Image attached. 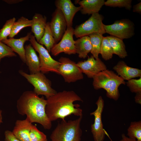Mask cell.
Returning a JSON list of instances; mask_svg holds the SVG:
<instances>
[{
    "label": "cell",
    "instance_id": "6da1fadb",
    "mask_svg": "<svg viewBox=\"0 0 141 141\" xmlns=\"http://www.w3.org/2000/svg\"><path fill=\"white\" fill-rule=\"evenodd\" d=\"M46 100L45 113L51 122L58 119L64 120L72 114L79 117L83 115L80 105L74 104L76 101L83 100L73 91L64 90L57 92Z\"/></svg>",
    "mask_w": 141,
    "mask_h": 141
},
{
    "label": "cell",
    "instance_id": "7a4b0ae2",
    "mask_svg": "<svg viewBox=\"0 0 141 141\" xmlns=\"http://www.w3.org/2000/svg\"><path fill=\"white\" fill-rule=\"evenodd\" d=\"M47 101L43 96L40 97L33 91L24 92L17 100L16 107L18 113L26 115L31 123L36 122L41 125L46 130L52 127L51 122L45 113Z\"/></svg>",
    "mask_w": 141,
    "mask_h": 141
},
{
    "label": "cell",
    "instance_id": "3957f363",
    "mask_svg": "<svg viewBox=\"0 0 141 141\" xmlns=\"http://www.w3.org/2000/svg\"><path fill=\"white\" fill-rule=\"evenodd\" d=\"M93 79L92 85L95 89H104L107 97L115 101L120 97L119 86L126 84L125 80L114 72L107 69L100 72Z\"/></svg>",
    "mask_w": 141,
    "mask_h": 141
},
{
    "label": "cell",
    "instance_id": "277c9868",
    "mask_svg": "<svg viewBox=\"0 0 141 141\" xmlns=\"http://www.w3.org/2000/svg\"><path fill=\"white\" fill-rule=\"evenodd\" d=\"M83 115L74 120H62L52 131L51 141H80L82 131L80 123Z\"/></svg>",
    "mask_w": 141,
    "mask_h": 141
},
{
    "label": "cell",
    "instance_id": "5b68a950",
    "mask_svg": "<svg viewBox=\"0 0 141 141\" xmlns=\"http://www.w3.org/2000/svg\"><path fill=\"white\" fill-rule=\"evenodd\" d=\"M19 73L34 87L33 91L37 95H43L48 98L57 92L51 87V81L41 72L28 74L20 70Z\"/></svg>",
    "mask_w": 141,
    "mask_h": 141
},
{
    "label": "cell",
    "instance_id": "8992f818",
    "mask_svg": "<svg viewBox=\"0 0 141 141\" xmlns=\"http://www.w3.org/2000/svg\"><path fill=\"white\" fill-rule=\"evenodd\" d=\"M29 41L36 51L39 53L40 72L43 74L52 72L59 74L58 68L60 62L51 57L48 50L37 42L33 35L31 34Z\"/></svg>",
    "mask_w": 141,
    "mask_h": 141
},
{
    "label": "cell",
    "instance_id": "52a82bcc",
    "mask_svg": "<svg viewBox=\"0 0 141 141\" xmlns=\"http://www.w3.org/2000/svg\"><path fill=\"white\" fill-rule=\"evenodd\" d=\"M103 16L98 13L92 14L88 19L76 27L74 35L76 37L80 38L95 33L103 35L105 33L103 22Z\"/></svg>",
    "mask_w": 141,
    "mask_h": 141
},
{
    "label": "cell",
    "instance_id": "ba28073f",
    "mask_svg": "<svg viewBox=\"0 0 141 141\" xmlns=\"http://www.w3.org/2000/svg\"><path fill=\"white\" fill-rule=\"evenodd\" d=\"M105 33L123 40L130 38L134 34L133 23L127 19L116 21L113 24L103 25Z\"/></svg>",
    "mask_w": 141,
    "mask_h": 141
},
{
    "label": "cell",
    "instance_id": "9c48e42d",
    "mask_svg": "<svg viewBox=\"0 0 141 141\" xmlns=\"http://www.w3.org/2000/svg\"><path fill=\"white\" fill-rule=\"evenodd\" d=\"M58 61L60 63L59 74L62 75L65 82H74L83 79L82 72L75 62L64 57H61Z\"/></svg>",
    "mask_w": 141,
    "mask_h": 141
},
{
    "label": "cell",
    "instance_id": "30bf717a",
    "mask_svg": "<svg viewBox=\"0 0 141 141\" xmlns=\"http://www.w3.org/2000/svg\"><path fill=\"white\" fill-rule=\"evenodd\" d=\"M74 29L72 27L67 28L60 42L51 49L50 52L52 55L56 56L62 52L69 55L76 54L73 38Z\"/></svg>",
    "mask_w": 141,
    "mask_h": 141
},
{
    "label": "cell",
    "instance_id": "8fae6325",
    "mask_svg": "<svg viewBox=\"0 0 141 141\" xmlns=\"http://www.w3.org/2000/svg\"><path fill=\"white\" fill-rule=\"evenodd\" d=\"M97 108L90 113L94 117V121L91 126V132L95 141H104L105 135V130L103 128L102 120V114L104 107V101L100 96L96 102Z\"/></svg>",
    "mask_w": 141,
    "mask_h": 141
},
{
    "label": "cell",
    "instance_id": "7c38bea8",
    "mask_svg": "<svg viewBox=\"0 0 141 141\" xmlns=\"http://www.w3.org/2000/svg\"><path fill=\"white\" fill-rule=\"evenodd\" d=\"M83 73L90 78H92L100 72L107 69V66L99 58L96 59L92 55L84 61L77 63Z\"/></svg>",
    "mask_w": 141,
    "mask_h": 141
},
{
    "label": "cell",
    "instance_id": "4fadbf2b",
    "mask_svg": "<svg viewBox=\"0 0 141 141\" xmlns=\"http://www.w3.org/2000/svg\"><path fill=\"white\" fill-rule=\"evenodd\" d=\"M50 26L56 44L61 39L67 28L65 19L59 9L56 8L53 13Z\"/></svg>",
    "mask_w": 141,
    "mask_h": 141
},
{
    "label": "cell",
    "instance_id": "5bb4252c",
    "mask_svg": "<svg viewBox=\"0 0 141 141\" xmlns=\"http://www.w3.org/2000/svg\"><path fill=\"white\" fill-rule=\"evenodd\" d=\"M56 8L60 10L66 20L67 28L72 27L73 21L75 14L81 8L76 7L70 0H57L55 2Z\"/></svg>",
    "mask_w": 141,
    "mask_h": 141
},
{
    "label": "cell",
    "instance_id": "9a60e30c",
    "mask_svg": "<svg viewBox=\"0 0 141 141\" xmlns=\"http://www.w3.org/2000/svg\"><path fill=\"white\" fill-rule=\"evenodd\" d=\"M31 34V32H28L24 37L17 39H7L1 42L9 47L14 52L17 53L22 62L26 63L24 44L26 42L29 40Z\"/></svg>",
    "mask_w": 141,
    "mask_h": 141
},
{
    "label": "cell",
    "instance_id": "2e32d148",
    "mask_svg": "<svg viewBox=\"0 0 141 141\" xmlns=\"http://www.w3.org/2000/svg\"><path fill=\"white\" fill-rule=\"evenodd\" d=\"M33 125L27 118L24 120H17L12 132L21 141H30V133Z\"/></svg>",
    "mask_w": 141,
    "mask_h": 141
},
{
    "label": "cell",
    "instance_id": "e0dca14e",
    "mask_svg": "<svg viewBox=\"0 0 141 141\" xmlns=\"http://www.w3.org/2000/svg\"><path fill=\"white\" fill-rule=\"evenodd\" d=\"M113 68L118 75L124 80L128 81L135 78L141 77L140 69L130 67L122 61H119Z\"/></svg>",
    "mask_w": 141,
    "mask_h": 141
},
{
    "label": "cell",
    "instance_id": "ac0fdd59",
    "mask_svg": "<svg viewBox=\"0 0 141 141\" xmlns=\"http://www.w3.org/2000/svg\"><path fill=\"white\" fill-rule=\"evenodd\" d=\"M25 57L26 63L30 72L33 74L40 72V62L36 50L31 44L25 47Z\"/></svg>",
    "mask_w": 141,
    "mask_h": 141
},
{
    "label": "cell",
    "instance_id": "d6986e66",
    "mask_svg": "<svg viewBox=\"0 0 141 141\" xmlns=\"http://www.w3.org/2000/svg\"><path fill=\"white\" fill-rule=\"evenodd\" d=\"M32 20L31 31L38 43L44 34L47 22L46 17L40 14L36 13Z\"/></svg>",
    "mask_w": 141,
    "mask_h": 141
},
{
    "label": "cell",
    "instance_id": "ffe728a7",
    "mask_svg": "<svg viewBox=\"0 0 141 141\" xmlns=\"http://www.w3.org/2000/svg\"><path fill=\"white\" fill-rule=\"evenodd\" d=\"M104 0H83L78 1L77 3L81 7L80 10L83 14H92L98 13L104 5Z\"/></svg>",
    "mask_w": 141,
    "mask_h": 141
},
{
    "label": "cell",
    "instance_id": "44dd1931",
    "mask_svg": "<svg viewBox=\"0 0 141 141\" xmlns=\"http://www.w3.org/2000/svg\"><path fill=\"white\" fill-rule=\"evenodd\" d=\"M76 53L81 58H85L91 52L92 46L89 36H83L75 41Z\"/></svg>",
    "mask_w": 141,
    "mask_h": 141
},
{
    "label": "cell",
    "instance_id": "7402d4cb",
    "mask_svg": "<svg viewBox=\"0 0 141 141\" xmlns=\"http://www.w3.org/2000/svg\"><path fill=\"white\" fill-rule=\"evenodd\" d=\"M111 46L113 54L120 58H124L127 55L125 45L123 40L111 36H106Z\"/></svg>",
    "mask_w": 141,
    "mask_h": 141
},
{
    "label": "cell",
    "instance_id": "603a6c76",
    "mask_svg": "<svg viewBox=\"0 0 141 141\" xmlns=\"http://www.w3.org/2000/svg\"><path fill=\"white\" fill-rule=\"evenodd\" d=\"M44 45L49 52L54 45L56 44L50 26V22H47L43 36L38 42Z\"/></svg>",
    "mask_w": 141,
    "mask_h": 141
},
{
    "label": "cell",
    "instance_id": "cb8c5ba5",
    "mask_svg": "<svg viewBox=\"0 0 141 141\" xmlns=\"http://www.w3.org/2000/svg\"><path fill=\"white\" fill-rule=\"evenodd\" d=\"M92 46L91 53L96 59L99 58L100 47L103 36V35L96 33H93L89 36Z\"/></svg>",
    "mask_w": 141,
    "mask_h": 141
},
{
    "label": "cell",
    "instance_id": "d4e9b609",
    "mask_svg": "<svg viewBox=\"0 0 141 141\" xmlns=\"http://www.w3.org/2000/svg\"><path fill=\"white\" fill-rule=\"evenodd\" d=\"M32 21L22 16L14 23L11 31L9 37V38L13 37L23 28L28 27H31Z\"/></svg>",
    "mask_w": 141,
    "mask_h": 141
},
{
    "label": "cell",
    "instance_id": "484cf974",
    "mask_svg": "<svg viewBox=\"0 0 141 141\" xmlns=\"http://www.w3.org/2000/svg\"><path fill=\"white\" fill-rule=\"evenodd\" d=\"M127 135L129 137L141 141V121L131 122L127 130Z\"/></svg>",
    "mask_w": 141,
    "mask_h": 141
},
{
    "label": "cell",
    "instance_id": "4316f807",
    "mask_svg": "<svg viewBox=\"0 0 141 141\" xmlns=\"http://www.w3.org/2000/svg\"><path fill=\"white\" fill-rule=\"evenodd\" d=\"M99 54L102 58L105 61L111 59L113 53L111 46L107 37H103L102 41Z\"/></svg>",
    "mask_w": 141,
    "mask_h": 141
},
{
    "label": "cell",
    "instance_id": "83f0119b",
    "mask_svg": "<svg viewBox=\"0 0 141 141\" xmlns=\"http://www.w3.org/2000/svg\"><path fill=\"white\" fill-rule=\"evenodd\" d=\"M16 19L13 17L7 20L2 28L0 30V41L6 39L11 33L13 25Z\"/></svg>",
    "mask_w": 141,
    "mask_h": 141
},
{
    "label": "cell",
    "instance_id": "f1b7e54d",
    "mask_svg": "<svg viewBox=\"0 0 141 141\" xmlns=\"http://www.w3.org/2000/svg\"><path fill=\"white\" fill-rule=\"evenodd\" d=\"M132 2L131 0H107L105 1L104 5L110 7L125 8L130 10Z\"/></svg>",
    "mask_w": 141,
    "mask_h": 141
},
{
    "label": "cell",
    "instance_id": "f546056e",
    "mask_svg": "<svg viewBox=\"0 0 141 141\" xmlns=\"http://www.w3.org/2000/svg\"><path fill=\"white\" fill-rule=\"evenodd\" d=\"M30 141H47L46 135L33 125L30 133Z\"/></svg>",
    "mask_w": 141,
    "mask_h": 141
},
{
    "label": "cell",
    "instance_id": "4dcf8cb0",
    "mask_svg": "<svg viewBox=\"0 0 141 141\" xmlns=\"http://www.w3.org/2000/svg\"><path fill=\"white\" fill-rule=\"evenodd\" d=\"M16 56L15 52L9 47L0 41V63L2 59L5 57Z\"/></svg>",
    "mask_w": 141,
    "mask_h": 141
},
{
    "label": "cell",
    "instance_id": "1f68e13d",
    "mask_svg": "<svg viewBox=\"0 0 141 141\" xmlns=\"http://www.w3.org/2000/svg\"><path fill=\"white\" fill-rule=\"evenodd\" d=\"M126 84L131 92L137 93L141 92V77L138 79H130Z\"/></svg>",
    "mask_w": 141,
    "mask_h": 141
},
{
    "label": "cell",
    "instance_id": "d6a6232c",
    "mask_svg": "<svg viewBox=\"0 0 141 141\" xmlns=\"http://www.w3.org/2000/svg\"><path fill=\"white\" fill-rule=\"evenodd\" d=\"M5 141H21L13 135L12 131L6 130L4 132Z\"/></svg>",
    "mask_w": 141,
    "mask_h": 141
},
{
    "label": "cell",
    "instance_id": "836d02e7",
    "mask_svg": "<svg viewBox=\"0 0 141 141\" xmlns=\"http://www.w3.org/2000/svg\"><path fill=\"white\" fill-rule=\"evenodd\" d=\"M133 12H136L141 14V2L134 5L133 7Z\"/></svg>",
    "mask_w": 141,
    "mask_h": 141
},
{
    "label": "cell",
    "instance_id": "e575fe53",
    "mask_svg": "<svg viewBox=\"0 0 141 141\" xmlns=\"http://www.w3.org/2000/svg\"><path fill=\"white\" fill-rule=\"evenodd\" d=\"M135 97V101L136 103L139 104H141V92L136 93Z\"/></svg>",
    "mask_w": 141,
    "mask_h": 141
},
{
    "label": "cell",
    "instance_id": "d590c367",
    "mask_svg": "<svg viewBox=\"0 0 141 141\" xmlns=\"http://www.w3.org/2000/svg\"><path fill=\"white\" fill-rule=\"evenodd\" d=\"M122 139L120 141H137L136 139L126 136L124 134L122 135Z\"/></svg>",
    "mask_w": 141,
    "mask_h": 141
},
{
    "label": "cell",
    "instance_id": "8d00e7d4",
    "mask_svg": "<svg viewBox=\"0 0 141 141\" xmlns=\"http://www.w3.org/2000/svg\"><path fill=\"white\" fill-rule=\"evenodd\" d=\"M4 1L9 4H13L17 3L20 2H22V0H3Z\"/></svg>",
    "mask_w": 141,
    "mask_h": 141
},
{
    "label": "cell",
    "instance_id": "74e56055",
    "mask_svg": "<svg viewBox=\"0 0 141 141\" xmlns=\"http://www.w3.org/2000/svg\"><path fill=\"white\" fill-rule=\"evenodd\" d=\"M2 113V111L0 109V125L1 123L3 122Z\"/></svg>",
    "mask_w": 141,
    "mask_h": 141
}]
</instances>
